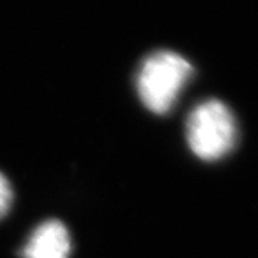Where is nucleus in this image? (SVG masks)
Here are the masks:
<instances>
[{"label": "nucleus", "mask_w": 258, "mask_h": 258, "mask_svg": "<svg viewBox=\"0 0 258 258\" xmlns=\"http://www.w3.org/2000/svg\"><path fill=\"white\" fill-rule=\"evenodd\" d=\"M191 73V64L180 54L173 51L153 53L143 61L137 78L142 103L154 114H167Z\"/></svg>", "instance_id": "obj_1"}, {"label": "nucleus", "mask_w": 258, "mask_h": 258, "mask_svg": "<svg viewBox=\"0 0 258 258\" xmlns=\"http://www.w3.org/2000/svg\"><path fill=\"white\" fill-rule=\"evenodd\" d=\"M187 140L202 160L224 157L236 142V123L230 109L218 100L196 106L187 121Z\"/></svg>", "instance_id": "obj_2"}, {"label": "nucleus", "mask_w": 258, "mask_h": 258, "mask_svg": "<svg viewBox=\"0 0 258 258\" xmlns=\"http://www.w3.org/2000/svg\"><path fill=\"white\" fill-rule=\"evenodd\" d=\"M72 241L67 227L56 219L45 221L34 229L21 250L22 258H69Z\"/></svg>", "instance_id": "obj_3"}, {"label": "nucleus", "mask_w": 258, "mask_h": 258, "mask_svg": "<svg viewBox=\"0 0 258 258\" xmlns=\"http://www.w3.org/2000/svg\"><path fill=\"white\" fill-rule=\"evenodd\" d=\"M13 188L10 185L8 179L0 173V219H2L13 206Z\"/></svg>", "instance_id": "obj_4"}]
</instances>
